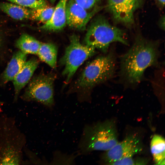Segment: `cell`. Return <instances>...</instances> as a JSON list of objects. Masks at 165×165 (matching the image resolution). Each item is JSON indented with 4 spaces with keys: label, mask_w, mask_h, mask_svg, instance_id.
Segmentation results:
<instances>
[{
    "label": "cell",
    "mask_w": 165,
    "mask_h": 165,
    "mask_svg": "<svg viewBox=\"0 0 165 165\" xmlns=\"http://www.w3.org/2000/svg\"><path fill=\"white\" fill-rule=\"evenodd\" d=\"M159 54L157 43L138 36L121 58L120 75L124 82L131 86L139 83L146 69L157 63Z\"/></svg>",
    "instance_id": "1"
},
{
    "label": "cell",
    "mask_w": 165,
    "mask_h": 165,
    "mask_svg": "<svg viewBox=\"0 0 165 165\" xmlns=\"http://www.w3.org/2000/svg\"><path fill=\"white\" fill-rule=\"evenodd\" d=\"M118 142L114 123L105 121L85 126L78 148L81 154H86L95 150L107 151Z\"/></svg>",
    "instance_id": "2"
},
{
    "label": "cell",
    "mask_w": 165,
    "mask_h": 165,
    "mask_svg": "<svg viewBox=\"0 0 165 165\" xmlns=\"http://www.w3.org/2000/svg\"><path fill=\"white\" fill-rule=\"evenodd\" d=\"M84 41L85 45L104 53L108 52L110 44L113 42L128 45L124 31L112 25L101 16L92 20L87 29Z\"/></svg>",
    "instance_id": "3"
},
{
    "label": "cell",
    "mask_w": 165,
    "mask_h": 165,
    "mask_svg": "<svg viewBox=\"0 0 165 165\" xmlns=\"http://www.w3.org/2000/svg\"><path fill=\"white\" fill-rule=\"evenodd\" d=\"M116 64L115 57L111 51L97 57L85 67L76 82L77 86L90 88L110 79L115 73Z\"/></svg>",
    "instance_id": "4"
},
{
    "label": "cell",
    "mask_w": 165,
    "mask_h": 165,
    "mask_svg": "<svg viewBox=\"0 0 165 165\" xmlns=\"http://www.w3.org/2000/svg\"><path fill=\"white\" fill-rule=\"evenodd\" d=\"M95 49L82 44L79 37L73 35L70 38V43L66 48L64 54L61 60L64 66L62 74L67 83L72 77L78 68L95 53Z\"/></svg>",
    "instance_id": "5"
},
{
    "label": "cell",
    "mask_w": 165,
    "mask_h": 165,
    "mask_svg": "<svg viewBox=\"0 0 165 165\" xmlns=\"http://www.w3.org/2000/svg\"><path fill=\"white\" fill-rule=\"evenodd\" d=\"M55 75H40L28 82L22 98L25 101H36L48 107L54 104L53 84Z\"/></svg>",
    "instance_id": "6"
},
{
    "label": "cell",
    "mask_w": 165,
    "mask_h": 165,
    "mask_svg": "<svg viewBox=\"0 0 165 165\" xmlns=\"http://www.w3.org/2000/svg\"><path fill=\"white\" fill-rule=\"evenodd\" d=\"M144 0H107V9L116 22L129 26L134 22L135 12Z\"/></svg>",
    "instance_id": "7"
},
{
    "label": "cell",
    "mask_w": 165,
    "mask_h": 165,
    "mask_svg": "<svg viewBox=\"0 0 165 165\" xmlns=\"http://www.w3.org/2000/svg\"><path fill=\"white\" fill-rule=\"evenodd\" d=\"M102 8L97 6L89 10L84 9L74 0H68L66 6V25L72 29L83 31L94 16Z\"/></svg>",
    "instance_id": "8"
},
{
    "label": "cell",
    "mask_w": 165,
    "mask_h": 165,
    "mask_svg": "<svg viewBox=\"0 0 165 165\" xmlns=\"http://www.w3.org/2000/svg\"><path fill=\"white\" fill-rule=\"evenodd\" d=\"M141 149L139 139L135 135H131L106 151L103 159L105 162L110 164L123 158L132 157Z\"/></svg>",
    "instance_id": "9"
},
{
    "label": "cell",
    "mask_w": 165,
    "mask_h": 165,
    "mask_svg": "<svg viewBox=\"0 0 165 165\" xmlns=\"http://www.w3.org/2000/svg\"><path fill=\"white\" fill-rule=\"evenodd\" d=\"M38 64V60L35 58L26 61L13 79L15 101L17 99L21 90L30 80Z\"/></svg>",
    "instance_id": "10"
},
{
    "label": "cell",
    "mask_w": 165,
    "mask_h": 165,
    "mask_svg": "<svg viewBox=\"0 0 165 165\" xmlns=\"http://www.w3.org/2000/svg\"><path fill=\"white\" fill-rule=\"evenodd\" d=\"M68 0H60L54 7L52 16L40 29L46 31L56 32L64 29L66 25V6Z\"/></svg>",
    "instance_id": "11"
},
{
    "label": "cell",
    "mask_w": 165,
    "mask_h": 165,
    "mask_svg": "<svg viewBox=\"0 0 165 165\" xmlns=\"http://www.w3.org/2000/svg\"><path fill=\"white\" fill-rule=\"evenodd\" d=\"M27 54L19 50L14 53L2 75L4 83L12 81L26 61Z\"/></svg>",
    "instance_id": "12"
},
{
    "label": "cell",
    "mask_w": 165,
    "mask_h": 165,
    "mask_svg": "<svg viewBox=\"0 0 165 165\" xmlns=\"http://www.w3.org/2000/svg\"><path fill=\"white\" fill-rule=\"evenodd\" d=\"M0 9L11 18L18 20L30 18L31 9L15 3L7 2L0 4Z\"/></svg>",
    "instance_id": "13"
},
{
    "label": "cell",
    "mask_w": 165,
    "mask_h": 165,
    "mask_svg": "<svg viewBox=\"0 0 165 165\" xmlns=\"http://www.w3.org/2000/svg\"><path fill=\"white\" fill-rule=\"evenodd\" d=\"M42 43L28 34H23L16 41V46L27 54H37Z\"/></svg>",
    "instance_id": "14"
},
{
    "label": "cell",
    "mask_w": 165,
    "mask_h": 165,
    "mask_svg": "<svg viewBox=\"0 0 165 165\" xmlns=\"http://www.w3.org/2000/svg\"><path fill=\"white\" fill-rule=\"evenodd\" d=\"M37 54L40 59L53 68L56 67L57 49L53 44L42 43Z\"/></svg>",
    "instance_id": "15"
},
{
    "label": "cell",
    "mask_w": 165,
    "mask_h": 165,
    "mask_svg": "<svg viewBox=\"0 0 165 165\" xmlns=\"http://www.w3.org/2000/svg\"><path fill=\"white\" fill-rule=\"evenodd\" d=\"M151 153L155 163L158 165L165 164V140L162 136L154 135L150 144Z\"/></svg>",
    "instance_id": "16"
},
{
    "label": "cell",
    "mask_w": 165,
    "mask_h": 165,
    "mask_svg": "<svg viewBox=\"0 0 165 165\" xmlns=\"http://www.w3.org/2000/svg\"><path fill=\"white\" fill-rule=\"evenodd\" d=\"M54 7L49 5L45 6L31 9L30 19L36 21L45 23L51 18Z\"/></svg>",
    "instance_id": "17"
},
{
    "label": "cell",
    "mask_w": 165,
    "mask_h": 165,
    "mask_svg": "<svg viewBox=\"0 0 165 165\" xmlns=\"http://www.w3.org/2000/svg\"><path fill=\"white\" fill-rule=\"evenodd\" d=\"M11 2L15 3L27 8L36 9L48 5L47 0H7Z\"/></svg>",
    "instance_id": "18"
},
{
    "label": "cell",
    "mask_w": 165,
    "mask_h": 165,
    "mask_svg": "<svg viewBox=\"0 0 165 165\" xmlns=\"http://www.w3.org/2000/svg\"><path fill=\"white\" fill-rule=\"evenodd\" d=\"M78 4L89 10L93 9L97 6L101 0H74Z\"/></svg>",
    "instance_id": "19"
},
{
    "label": "cell",
    "mask_w": 165,
    "mask_h": 165,
    "mask_svg": "<svg viewBox=\"0 0 165 165\" xmlns=\"http://www.w3.org/2000/svg\"><path fill=\"white\" fill-rule=\"evenodd\" d=\"M132 157H126L122 158L112 163L113 165H134L136 163Z\"/></svg>",
    "instance_id": "20"
},
{
    "label": "cell",
    "mask_w": 165,
    "mask_h": 165,
    "mask_svg": "<svg viewBox=\"0 0 165 165\" xmlns=\"http://www.w3.org/2000/svg\"><path fill=\"white\" fill-rule=\"evenodd\" d=\"M160 26L162 28L164 29V17H162L160 20Z\"/></svg>",
    "instance_id": "21"
},
{
    "label": "cell",
    "mask_w": 165,
    "mask_h": 165,
    "mask_svg": "<svg viewBox=\"0 0 165 165\" xmlns=\"http://www.w3.org/2000/svg\"><path fill=\"white\" fill-rule=\"evenodd\" d=\"M161 5L164 6L165 4V0H156Z\"/></svg>",
    "instance_id": "22"
},
{
    "label": "cell",
    "mask_w": 165,
    "mask_h": 165,
    "mask_svg": "<svg viewBox=\"0 0 165 165\" xmlns=\"http://www.w3.org/2000/svg\"><path fill=\"white\" fill-rule=\"evenodd\" d=\"M50 2L52 4H53L57 0H49Z\"/></svg>",
    "instance_id": "23"
},
{
    "label": "cell",
    "mask_w": 165,
    "mask_h": 165,
    "mask_svg": "<svg viewBox=\"0 0 165 165\" xmlns=\"http://www.w3.org/2000/svg\"><path fill=\"white\" fill-rule=\"evenodd\" d=\"M2 102H1L0 101V105H2Z\"/></svg>",
    "instance_id": "24"
}]
</instances>
